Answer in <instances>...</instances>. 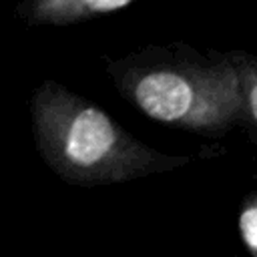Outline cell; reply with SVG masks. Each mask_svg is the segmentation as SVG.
Returning a JSON list of instances; mask_svg holds the SVG:
<instances>
[{
    "label": "cell",
    "instance_id": "2",
    "mask_svg": "<svg viewBox=\"0 0 257 257\" xmlns=\"http://www.w3.org/2000/svg\"><path fill=\"white\" fill-rule=\"evenodd\" d=\"M30 124L42 163L72 187L131 183L193 161L143 143L104 108L52 78L30 94Z\"/></svg>",
    "mask_w": 257,
    "mask_h": 257
},
{
    "label": "cell",
    "instance_id": "6",
    "mask_svg": "<svg viewBox=\"0 0 257 257\" xmlns=\"http://www.w3.org/2000/svg\"><path fill=\"white\" fill-rule=\"evenodd\" d=\"M225 257H235V255H225Z\"/></svg>",
    "mask_w": 257,
    "mask_h": 257
},
{
    "label": "cell",
    "instance_id": "4",
    "mask_svg": "<svg viewBox=\"0 0 257 257\" xmlns=\"http://www.w3.org/2000/svg\"><path fill=\"white\" fill-rule=\"evenodd\" d=\"M233 66L237 68L241 80V98H243V120L241 128L249 137V141L257 147V54L233 48L227 50Z\"/></svg>",
    "mask_w": 257,
    "mask_h": 257
},
{
    "label": "cell",
    "instance_id": "5",
    "mask_svg": "<svg viewBox=\"0 0 257 257\" xmlns=\"http://www.w3.org/2000/svg\"><path fill=\"white\" fill-rule=\"evenodd\" d=\"M239 233L247 245V249L257 257V195L249 197L239 215Z\"/></svg>",
    "mask_w": 257,
    "mask_h": 257
},
{
    "label": "cell",
    "instance_id": "1",
    "mask_svg": "<svg viewBox=\"0 0 257 257\" xmlns=\"http://www.w3.org/2000/svg\"><path fill=\"white\" fill-rule=\"evenodd\" d=\"M104 72L120 98L155 122L201 137H223L241 126V80L227 50L149 44L106 58Z\"/></svg>",
    "mask_w": 257,
    "mask_h": 257
},
{
    "label": "cell",
    "instance_id": "3",
    "mask_svg": "<svg viewBox=\"0 0 257 257\" xmlns=\"http://www.w3.org/2000/svg\"><path fill=\"white\" fill-rule=\"evenodd\" d=\"M133 6V0H26L14 16L28 26H74L112 16Z\"/></svg>",
    "mask_w": 257,
    "mask_h": 257
}]
</instances>
